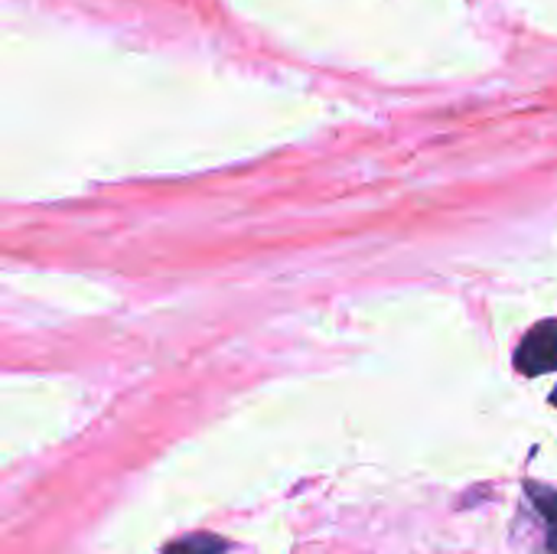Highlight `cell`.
Here are the masks:
<instances>
[{
    "label": "cell",
    "mask_w": 557,
    "mask_h": 554,
    "mask_svg": "<svg viewBox=\"0 0 557 554\" xmlns=\"http://www.w3.org/2000/svg\"><path fill=\"white\" fill-rule=\"evenodd\" d=\"M228 545L219 542L215 535H189V539H180L176 545H170L163 554H225Z\"/></svg>",
    "instance_id": "obj_3"
},
{
    "label": "cell",
    "mask_w": 557,
    "mask_h": 554,
    "mask_svg": "<svg viewBox=\"0 0 557 554\" xmlns=\"http://www.w3.org/2000/svg\"><path fill=\"white\" fill-rule=\"evenodd\" d=\"M516 366L525 376H545L557 369V320H545L535 330L525 333L519 353H516Z\"/></svg>",
    "instance_id": "obj_1"
},
{
    "label": "cell",
    "mask_w": 557,
    "mask_h": 554,
    "mask_svg": "<svg viewBox=\"0 0 557 554\" xmlns=\"http://www.w3.org/2000/svg\"><path fill=\"white\" fill-rule=\"evenodd\" d=\"M532 500L548 526V545H552V552H557V493L545 490V487H532Z\"/></svg>",
    "instance_id": "obj_2"
}]
</instances>
